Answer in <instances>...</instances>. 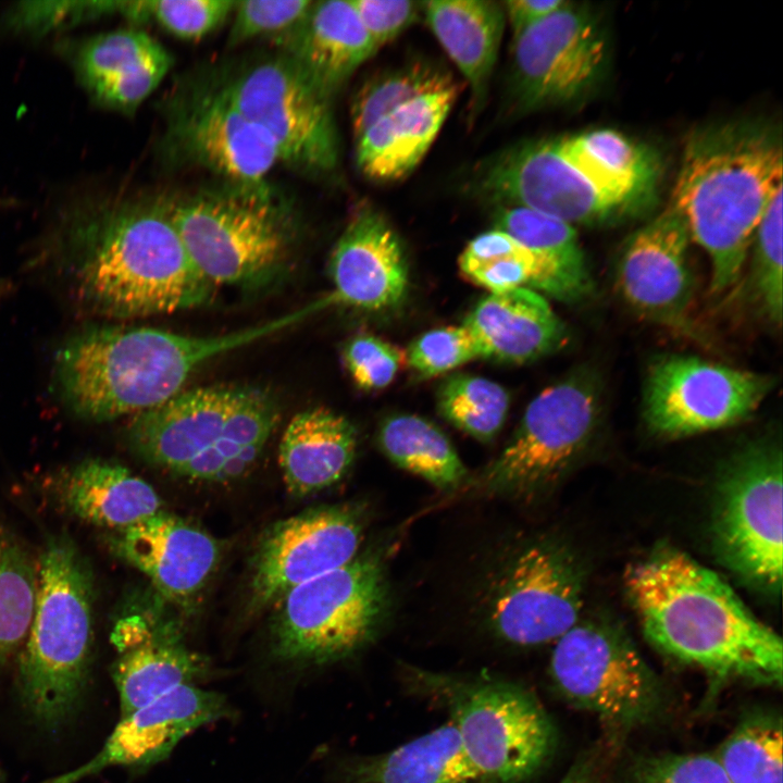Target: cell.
<instances>
[{"label":"cell","instance_id":"9","mask_svg":"<svg viewBox=\"0 0 783 783\" xmlns=\"http://www.w3.org/2000/svg\"><path fill=\"white\" fill-rule=\"evenodd\" d=\"M426 681L445 696L477 781L522 783L551 756L555 728L529 691L494 679Z\"/></svg>","mask_w":783,"mask_h":783},{"label":"cell","instance_id":"17","mask_svg":"<svg viewBox=\"0 0 783 783\" xmlns=\"http://www.w3.org/2000/svg\"><path fill=\"white\" fill-rule=\"evenodd\" d=\"M470 183L472 191L495 207L529 208L571 225L630 212L569 164L555 139L520 142L487 158Z\"/></svg>","mask_w":783,"mask_h":783},{"label":"cell","instance_id":"33","mask_svg":"<svg viewBox=\"0 0 783 783\" xmlns=\"http://www.w3.org/2000/svg\"><path fill=\"white\" fill-rule=\"evenodd\" d=\"M458 264L464 277L489 293L525 287L563 302L582 301L551 264L496 228L470 240Z\"/></svg>","mask_w":783,"mask_h":783},{"label":"cell","instance_id":"4","mask_svg":"<svg viewBox=\"0 0 783 783\" xmlns=\"http://www.w3.org/2000/svg\"><path fill=\"white\" fill-rule=\"evenodd\" d=\"M781 187L782 144L772 126L718 123L687 138L670 204L709 256L711 293L738 281L757 225Z\"/></svg>","mask_w":783,"mask_h":783},{"label":"cell","instance_id":"46","mask_svg":"<svg viewBox=\"0 0 783 783\" xmlns=\"http://www.w3.org/2000/svg\"><path fill=\"white\" fill-rule=\"evenodd\" d=\"M344 365L355 385L365 391L388 386L406 361L405 351L374 335L348 339L341 350Z\"/></svg>","mask_w":783,"mask_h":783},{"label":"cell","instance_id":"36","mask_svg":"<svg viewBox=\"0 0 783 783\" xmlns=\"http://www.w3.org/2000/svg\"><path fill=\"white\" fill-rule=\"evenodd\" d=\"M494 225L551 264L581 300L592 296L594 282L573 225L523 207H496Z\"/></svg>","mask_w":783,"mask_h":783},{"label":"cell","instance_id":"13","mask_svg":"<svg viewBox=\"0 0 783 783\" xmlns=\"http://www.w3.org/2000/svg\"><path fill=\"white\" fill-rule=\"evenodd\" d=\"M550 674L567 700L614 728L642 725L661 709L659 680L633 644L608 626L575 624L557 639Z\"/></svg>","mask_w":783,"mask_h":783},{"label":"cell","instance_id":"51","mask_svg":"<svg viewBox=\"0 0 783 783\" xmlns=\"http://www.w3.org/2000/svg\"><path fill=\"white\" fill-rule=\"evenodd\" d=\"M3 778H4V774H3V772H2V770H1V768H0V783L2 782Z\"/></svg>","mask_w":783,"mask_h":783},{"label":"cell","instance_id":"45","mask_svg":"<svg viewBox=\"0 0 783 783\" xmlns=\"http://www.w3.org/2000/svg\"><path fill=\"white\" fill-rule=\"evenodd\" d=\"M121 5L122 1H25L11 9L8 23L15 32L38 36L120 12Z\"/></svg>","mask_w":783,"mask_h":783},{"label":"cell","instance_id":"39","mask_svg":"<svg viewBox=\"0 0 783 783\" xmlns=\"http://www.w3.org/2000/svg\"><path fill=\"white\" fill-rule=\"evenodd\" d=\"M439 414L480 442H490L501 430L509 410L508 391L488 378L457 373L448 376L436 396Z\"/></svg>","mask_w":783,"mask_h":783},{"label":"cell","instance_id":"26","mask_svg":"<svg viewBox=\"0 0 783 783\" xmlns=\"http://www.w3.org/2000/svg\"><path fill=\"white\" fill-rule=\"evenodd\" d=\"M171 65L169 52L139 29L92 37L76 57L78 77L96 101L126 113L159 86Z\"/></svg>","mask_w":783,"mask_h":783},{"label":"cell","instance_id":"47","mask_svg":"<svg viewBox=\"0 0 783 783\" xmlns=\"http://www.w3.org/2000/svg\"><path fill=\"white\" fill-rule=\"evenodd\" d=\"M629 783H730L714 754H661L643 760Z\"/></svg>","mask_w":783,"mask_h":783},{"label":"cell","instance_id":"50","mask_svg":"<svg viewBox=\"0 0 783 783\" xmlns=\"http://www.w3.org/2000/svg\"><path fill=\"white\" fill-rule=\"evenodd\" d=\"M559 783H595L587 766L575 765Z\"/></svg>","mask_w":783,"mask_h":783},{"label":"cell","instance_id":"40","mask_svg":"<svg viewBox=\"0 0 783 783\" xmlns=\"http://www.w3.org/2000/svg\"><path fill=\"white\" fill-rule=\"evenodd\" d=\"M37 591V563L0 525V663L26 638Z\"/></svg>","mask_w":783,"mask_h":783},{"label":"cell","instance_id":"42","mask_svg":"<svg viewBox=\"0 0 783 783\" xmlns=\"http://www.w3.org/2000/svg\"><path fill=\"white\" fill-rule=\"evenodd\" d=\"M405 353L410 368L425 378L481 358L475 338L463 324L430 330L413 339Z\"/></svg>","mask_w":783,"mask_h":783},{"label":"cell","instance_id":"44","mask_svg":"<svg viewBox=\"0 0 783 783\" xmlns=\"http://www.w3.org/2000/svg\"><path fill=\"white\" fill-rule=\"evenodd\" d=\"M313 2L310 0L236 1L227 44L235 47L271 35L279 38L302 21Z\"/></svg>","mask_w":783,"mask_h":783},{"label":"cell","instance_id":"43","mask_svg":"<svg viewBox=\"0 0 783 783\" xmlns=\"http://www.w3.org/2000/svg\"><path fill=\"white\" fill-rule=\"evenodd\" d=\"M235 3L229 0L140 1L141 22L154 20L181 39L198 40L221 26L233 13Z\"/></svg>","mask_w":783,"mask_h":783},{"label":"cell","instance_id":"2","mask_svg":"<svg viewBox=\"0 0 783 783\" xmlns=\"http://www.w3.org/2000/svg\"><path fill=\"white\" fill-rule=\"evenodd\" d=\"M66 237L77 293L99 313L145 318L213 298L165 203L94 197L76 207Z\"/></svg>","mask_w":783,"mask_h":783},{"label":"cell","instance_id":"1","mask_svg":"<svg viewBox=\"0 0 783 783\" xmlns=\"http://www.w3.org/2000/svg\"><path fill=\"white\" fill-rule=\"evenodd\" d=\"M624 585L654 647L719 681L781 687V637L713 571L660 549L630 566Z\"/></svg>","mask_w":783,"mask_h":783},{"label":"cell","instance_id":"23","mask_svg":"<svg viewBox=\"0 0 783 783\" xmlns=\"http://www.w3.org/2000/svg\"><path fill=\"white\" fill-rule=\"evenodd\" d=\"M333 306L381 312L407 297L409 270L403 246L387 219L364 204L356 210L330 259Z\"/></svg>","mask_w":783,"mask_h":783},{"label":"cell","instance_id":"48","mask_svg":"<svg viewBox=\"0 0 783 783\" xmlns=\"http://www.w3.org/2000/svg\"><path fill=\"white\" fill-rule=\"evenodd\" d=\"M361 23L377 50L411 26L422 3L408 0H352Z\"/></svg>","mask_w":783,"mask_h":783},{"label":"cell","instance_id":"29","mask_svg":"<svg viewBox=\"0 0 783 783\" xmlns=\"http://www.w3.org/2000/svg\"><path fill=\"white\" fill-rule=\"evenodd\" d=\"M458 95L455 83L403 103L368 127L355 138L361 174L378 183L410 174L432 146Z\"/></svg>","mask_w":783,"mask_h":783},{"label":"cell","instance_id":"21","mask_svg":"<svg viewBox=\"0 0 783 783\" xmlns=\"http://www.w3.org/2000/svg\"><path fill=\"white\" fill-rule=\"evenodd\" d=\"M111 552L145 574L163 600L192 605L203 592L220 558L215 537L199 525L163 511L105 537Z\"/></svg>","mask_w":783,"mask_h":783},{"label":"cell","instance_id":"16","mask_svg":"<svg viewBox=\"0 0 783 783\" xmlns=\"http://www.w3.org/2000/svg\"><path fill=\"white\" fill-rule=\"evenodd\" d=\"M606 40L589 9L566 3L513 37L508 78L511 112L568 102L600 77Z\"/></svg>","mask_w":783,"mask_h":783},{"label":"cell","instance_id":"41","mask_svg":"<svg viewBox=\"0 0 783 783\" xmlns=\"http://www.w3.org/2000/svg\"><path fill=\"white\" fill-rule=\"evenodd\" d=\"M748 289L762 315L781 326L783 308L782 276V187L763 212L754 237Z\"/></svg>","mask_w":783,"mask_h":783},{"label":"cell","instance_id":"6","mask_svg":"<svg viewBox=\"0 0 783 783\" xmlns=\"http://www.w3.org/2000/svg\"><path fill=\"white\" fill-rule=\"evenodd\" d=\"M94 581L66 534L50 536L37 562V591L20 663V692L29 714L55 731L76 711L87 682Z\"/></svg>","mask_w":783,"mask_h":783},{"label":"cell","instance_id":"8","mask_svg":"<svg viewBox=\"0 0 783 783\" xmlns=\"http://www.w3.org/2000/svg\"><path fill=\"white\" fill-rule=\"evenodd\" d=\"M272 643L282 659L324 664L369 644L389 610L384 566L374 554L298 585L274 606Z\"/></svg>","mask_w":783,"mask_h":783},{"label":"cell","instance_id":"37","mask_svg":"<svg viewBox=\"0 0 783 783\" xmlns=\"http://www.w3.org/2000/svg\"><path fill=\"white\" fill-rule=\"evenodd\" d=\"M782 720L755 714L741 722L714 754L730 783H783Z\"/></svg>","mask_w":783,"mask_h":783},{"label":"cell","instance_id":"7","mask_svg":"<svg viewBox=\"0 0 783 783\" xmlns=\"http://www.w3.org/2000/svg\"><path fill=\"white\" fill-rule=\"evenodd\" d=\"M167 206L190 259L214 287H254L285 266L291 228L266 184L204 191Z\"/></svg>","mask_w":783,"mask_h":783},{"label":"cell","instance_id":"35","mask_svg":"<svg viewBox=\"0 0 783 783\" xmlns=\"http://www.w3.org/2000/svg\"><path fill=\"white\" fill-rule=\"evenodd\" d=\"M377 443L395 464L438 488H457L467 478V468L448 437L420 415L387 417L378 427Z\"/></svg>","mask_w":783,"mask_h":783},{"label":"cell","instance_id":"28","mask_svg":"<svg viewBox=\"0 0 783 783\" xmlns=\"http://www.w3.org/2000/svg\"><path fill=\"white\" fill-rule=\"evenodd\" d=\"M45 487L64 511L87 523L117 531L161 510L159 495L127 468L87 459L46 478Z\"/></svg>","mask_w":783,"mask_h":783},{"label":"cell","instance_id":"10","mask_svg":"<svg viewBox=\"0 0 783 783\" xmlns=\"http://www.w3.org/2000/svg\"><path fill=\"white\" fill-rule=\"evenodd\" d=\"M601 412L597 373L580 368L542 390L525 408L508 445L482 472L484 493L527 498L569 467L589 442Z\"/></svg>","mask_w":783,"mask_h":783},{"label":"cell","instance_id":"19","mask_svg":"<svg viewBox=\"0 0 783 783\" xmlns=\"http://www.w3.org/2000/svg\"><path fill=\"white\" fill-rule=\"evenodd\" d=\"M691 235L670 204L635 231L618 259V290L627 306L651 323L697 336L691 319L694 278L688 262Z\"/></svg>","mask_w":783,"mask_h":783},{"label":"cell","instance_id":"12","mask_svg":"<svg viewBox=\"0 0 783 783\" xmlns=\"http://www.w3.org/2000/svg\"><path fill=\"white\" fill-rule=\"evenodd\" d=\"M782 451L772 439L748 444L718 486L713 533L722 559L750 583H782Z\"/></svg>","mask_w":783,"mask_h":783},{"label":"cell","instance_id":"38","mask_svg":"<svg viewBox=\"0 0 783 783\" xmlns=\"http://www.w3.org/2000/svg\"><path fill=\"white\" fill-rule=\"evenodd\" d=\"M455 83L448 72L426 61L410 62L373 75L359 87L351 102L355 138L403 103Z\"/></svg>","mask_w":783,"mask_h":783},{"label":"cell","instance_id":"20","mask_svg":"<svg viewBox=\"0 0 783 783\" xmlns=\"http://www.w3.org/2000/svg\"><path fill=\"white\" fill-rule=\"evenodd\" d=\"M169 139L187 161L221 175L235 185H265L281 163L268 137L214 84L198 87L173 105Z\"/></svg>","mask_w":783,"mask_h":783},{"label":"cell","instance_id":"11","mask_svg":"<svg viewBox=\"0 0 783 783\" xmlns=\"http://www.w3.org/2000/svg\"><path fill=\"white\" fill-rule=\"evenodd\" d=\"M216 85L268 135L281 162L313 174L337 165L331 99L288 57L282 53L249 63Z\"/></svg>","mask_w":783,"mask_h":783},{"label":"cell","instance_id":"14","mask_svg":"<svg viewBox=\"0 0 783 783\" xmlns=\"http://www.w3.org/2000/svg\"><path fill=\"white\" fill-rule=\"evenodd\" d=\"M486 592L487 623L507 643L545 644L577 624L581 576L558 543L537 539L510 550L493 571Z\"/></svg>","mask_w":783,"mask_h":783},{"label":"cell","instance_id":"30","mask_svg":"<svg viewBox=\"0 0 783 783\" xmlns=\"http://www.w3.org/2000/svg\"><path fill=\"white\" fill-rule=\"evenodd\" d=\"M357 432L344 415L324 407L306 409L286 425L278 463L287 490L306 497L338 482L350 468Z\"/></svg>","mask_w":783,"mask_h":783},{"label":"cell","instance_id":"22","mask_svg":"<svg viewBox=\"0 0 783 783\" xmlns=\"http://www.w3.org/2000/svg\"><path fill=\"white\" fill-rule=\"evenodd\" d=\"M227 713L225 698L195 685L176 687L120 722L100 751L80 767L42 783H76L112 766H151L189 733Z\"/></svg>","mask_w":783,"mask_h":783},{"label":"cell","instance_id":"32","mask_svg":"<svg viewBox=\"0 0 783 783\" xmlns=\"http://www.w3.org/2000/svg\"><path fill=\"white\" fill-rule=\"evenodd\" d=\"M561 157L598 190L636 211L651 191L657 165L644 147L612 129L555 139Z\"/></svg>","mask_w":783,"mask_h":783},{"label":"cell","instance_id":"18","mask_svg":"<svg viewBox=\"0 0 783 783\" xmlns=\"http://www.w3.org/2000/svg\"><path fill=\"white\" fill-rule=\"evenodd\" d=\"M363 525L357 505L311 508L273 524L252 555L250 609L274 606L291 588L352 560Z\"/></svg>","mask_w":783,"mask_h":783},{"label":"cell","instance_id":"49","mask_svg":"<svg viewBox=\"0 0 783 783\" xmlns=\"http://www.w3.org/2000/svg\"><path fill=\"white\" fill-rule=\"evenodd\" d=\"M563 0H509L504 2L513 37L561 8Z\"/></svg>","mask_w":783,"mask_h":783},{"label":"cell","instance_id":"5","mask_svg":"<svg viewBox=\"0 0 783 783\" xmlns=\"http://www.w3.org/2000/svg\"><path fill=\"white\" fill-rule=\"evenodd\" d=\"M278 420L276 400L260 387L202 386L132 417L127 439L138 457L165 472L228 484L252 470Z\"/></svg>","mask_w":783,"mask_h":783},{"label":"cell","instance_id":"25","mask_svg":"<svg viewBox=\"0 0 783 783\" xmlns=\"http://www.w3.org/2000/svg\"><path fill=\"white\" fill-rule=\"evenodd\" d=\"M481 358L521 364L559 350L568 339L564 323L539 293L514 288L481 298L462 323Z\"/></svg>","mask_w":783,"mask_h":783},{"label":"cell","instance_id":"27","mask_svg":"<svg viewBox=\"0 0 783 783\" xmlns=\"http://www.w3.org/2000/svg\"><path fill=\"white\" fill-rule=\"evenodd\" d=\"M279 44L283 54L330 99L377 51L352 2L343 0L313 2Z\"/></svg>","mask_w":783,"mask_h":783},{"label":"cell","instance_id":"31","mask_svg":"<svg viewBox=\"0 0 783 783\" xmlns=\"http://www.w3.org/2000/svg\"><path fill=\"white\" fill-rule=\"evenodd\" d=\"M433 34L465 77L472 107L484 104L505 28V11L489 0H435L422 3Z\"/></svg>","mask_w":783,"mask_h":783},{"label":"cell","instance_id":"24","mask_svg":"<svg viewBox=\"0 0 783 783\" xmlns=\"http://www.w3.org/2000/svg\"><path fill=\"white\" fill-rule=\"evenodd\" d=\"M111 639L119 652L112 676L121 717L176 687L194 685L204 673L202 656L186 645L172 621L153 611L121 617Z\"/></svg>","mask_w":783,"mask_h":783},{"label":"cell","instance_id":"15","mask_svg":"<svg viewBox=\"0 0 783 783\" xmlns=\"http://www.w3.org/2000/svg\"><path fill=\"white\" fill-rule=\"evenodd\" d=\"M774 385L770 375L668 355L646 374L643 418L651 433L666 438L716 431L749 418Z\"/></svg>","mask_w":783,"mask_h":783},{"label":"cell","instance_id":"34","mask_svg":"<svg viewBox=\"0 0 783 783\" xmlns=\"http://www.w3.org/2000/svg\"><path fill=\"white\" fill-rule=\"evenodd\" d=\"M361 783H472L477 774L452 721L359 766Z\"/></svg>","mask_w":783,"mask_h":783},{"label":"cell","instance_id":"3","mask_svg":"<svg viewBox=\"0 0 783 783\" xmlns=\"http://www.w3.org/2000/svg\"><path fill=\"white\" fill-rule=\"evenodd\" d=\"M309 316L307 308L240 331L208 336L103 326L77 334L55 357L62 398L78 417L108 421L152 409L207 361Z\"/></svg>","mask_w":783,"mask_h":783}]
</instances>
